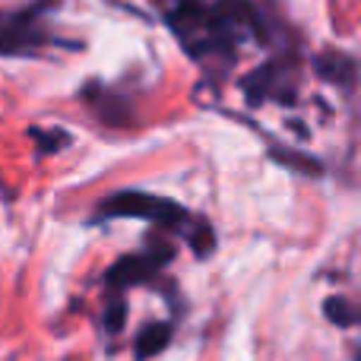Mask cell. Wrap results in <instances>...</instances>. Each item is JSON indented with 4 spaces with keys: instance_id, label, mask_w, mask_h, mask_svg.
Returning a JSON list of instances; mask_svg holds the SVG:
<instances>
[{
    "instance_id": "cell-8",
    "label": "cell",
    "mask_w": 361,
    "mask_h": 361,
    "mask_svg": "<svg viewBox=\"0 0 361 361\" xmlns=\"http://www.w3.org/2000/svg\"><path fill=\"white\" fill-rule=\"evenodd\" d=\"M324 314H326V320H333L336 326H352L355 324V311H352V305L345 298H326L324 301Z\"/></svg>"
},
{
    "instance_id": "cell-4",
    "label": "cell",
    "mask_w": 361,
    "mask_h": 361,
    "mask_svg": "<svg viewBox=\"0 0 361 361\" xmlns=\"http://www.w3.org/2000/svg\"><path fill=\"white\" fill-rule=\"evenodd\" d=\"M171 254H175V250H171L169 244H162V247H152V250H146V254H127V257H121V260L114 263V267L108 269V276H105L108 288L143 286V282H149L152 276H156L159 269H162L165 263L171 260Z\"/></svg>"
},
{
    "instance_id": "cell-7",
    "label": "cell",
    "mask_w": 361,
    "mask_h": 361,
    "mask_svg": "<svg viewBox=\"0 0 361 361\" xmlns=\"http://www.w3.org/2000/svg\"><path fill=\"white\" fill-rule=\"evenodd\" d=\"M317 70L330 82H343V86H352V80H355V61L345 54H333L330 61H320Z\"/></svg>"
},
{
    "instance_id": "cell-1",
    "label": "cell",
    "mask_w": 361,
    "mask_h": 361,
    "mask_svg": "<svg viewBox=\"0 0 361 361\" xmlns=\"http://www.w3.org/2000/svg\"><path fill=\"white\" fill-rule=\"evenodd\" d=\"M169 23L193 57H231L244 38L260 32V19L244 0H225L216 6L203 0H178Z\"/></svg>"
},
{
    "instance_id": "cell-6",
    "label": "cell",
    "mask_w": 361,
    "mask_h": 361,
    "mask_svg": "<svg viewBox=\"0 0 361 361\" xmlns=\"http://www.w3.org/2000/svg\"><path fill=\"white\" fill-rule=\"evenodd\" d=\"M171 343V324H149L143 326V333L137 336V358H156L159 352H165Z\"/></svg>"
},
{
    "instance_id": "cell-5",
    "label": "cell",
    "mask_w": 361,
    "mask_h": 361,
    "mask_svg": "<svg viewBox=\"0 0 361 361\" xmlns=\"http://www.w3.org/2000/svg\"><path fill=\"white\" fill-rule=\"evenodd\" d=\"M244 95L250 102H267V99H279V102H292L295 99V80L279 61L276 63H263L260 70L247 76L241 82Z\"/></svg>"
},
{
    "instance_id": "cell-9",
    "label": "cell",
    "mask_w": 361,
    "mask_h": 361,
    "mask_svg": "<svg viewBox=\"0 0 361 361\" xmlns=\"http://www.w3.org/2000/svg\"><path fill=\"white\" fill-rule=\"evenodd\" d=\"M124 317H127V307L121 298H114L111 305H108V314H105V324H108V333H121V326H124Z\"/></svg>"
},
{
    "instance_id": "cell-3",
    "label": "cell",
    "mask_w": 361,
    "mask_h": 361,
    "mask_svg": "<svg viewBox=\"0 0 361 361\" xmlns=\"http://www.w3.org/2000/svg\"><path fill=\"white\" fill-rule=\"evenodd\" d=\"M51 0H38L32 6L13 13H0V57H19L44 48L51 42L48 32V13Z\"/></svg>"
},
{
    "instance_id": "cell-2",
    "label": "cell",
    "mask_w": 361,
    "mask_h": 361,
    "mask_svg": "<svg viewBox=\"0 0 361 361\" xmlns=\"http://www.w3.org/2000/svg\"><path fill=\"white\" fill-rule=\"evenodd\" d=\"M99 219H140L162 228H184L190 222L187 209L169 197H159L149 190H118L99 203Z\"/></svg>"
}]
</instances>
